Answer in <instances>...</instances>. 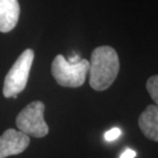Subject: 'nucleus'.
I'll use <instances>...</instances> for the list:
<instances>
[{
	"mask_svg": "<svg viewBox=\"0 0 158 158\" xmlns=\"http://www.w3.org/2000/svg\"><path fill=\"white\" fill-rule=\"evenodd\" d=\"M120 63L116 50L111 46L97 47L89 61V84L97 91L109 88L119 73Z\"/></svg>",
	"mask_w": 158,
	"mask_h": 158,
	"instance_id": "f257e3e1",
	"label": "nucleus"
},
{
	"mask_svg": "<svg viewBox=\"0 0 158 158\" xmlns=\"http://www.w3.org/2000/svg\"><path fill=\"white\" fill-rule=\"evenodd\" d=\"M89 68V62L82 59L70 63L64 56L58 55L52 64V74L56 81L64 87H79L83 85Z\"/></svg>",
	"mask_w": 158,
	"mask_h": 158,
	"instance_id": "f03ea898",
	"label": "nucleus"
},
{
	"mask_svg": "<svg viewBox=\"0 0 158 158\" xmlns=\"http://www.w3.org/2000/svg\"><path fill=\"white\" fill-rule=\"evenodd\" d=\"M34 60V52L32 49L28 48L24 50L19 56L10 70L6 74L3 84V96L5 98H15L22 93L27 85L29 79L31 67Z\"/></svg>",
	"mask_w": 158,
	"mask_h": 158,
	"instance_id": "7ed1b4c3",
	"label": "nucleus"
},
{
	"mask_svg": "<svg viewBox=\"0 0 158 158\" xmlns=\"http://www.w3.org/2000/svg\"><path fill=\"white\" fill-rule=\"evenodd\" d=\"M45 105L41 101L28 104L19 113L15 124L23 134L34 138H43L48 134L49 128L44 120Z\"/></svg>",
	"mask_w": 158,
	"mask_h": 158,
	"instance_id": "20e7f679",
	"label": "nucleus"
},
{
	"mask_svg": "<svg viewBox=\"0 0 158 158\" xmlns=\"http://www.w3.org/2000/svg\"><path fill=\"white\" fill-rule=\"evenodd\" d=\"M29 144V135L14 128L6 129L0 137V158L23 153Z\"/></svg>",
	"mask_w": 158,
	"mask_h": 158,
	"instance_id": "39448f33",
	"label": "nucleus"
},
{
	"mask_svg": "<svg viewBox=\"0 0 158 158\" xmlns=\"http://www.w3.org/2000/svg\"><path fill=\"white\" fill-rule=\"evenodd\" d=\"M20 17L18 0H0V32L7 33L17 26Z\"/></svg>",
	"mask_w": 158,
	"mask_h": 158,
	"instance_id": "423d86ee",
	"label": "nucleus"
},
{
	"mask_svg": "<svg viewBox=\"0 0 158 158\" xmlns=\"http://www.w3.org/2000/svg\"><path fill=\"white\" fill-rule=\"evenodd\" d=\"M139 126L147 139L158 141V108L156 105H149L139 117Z\"/></svg>",
	"mask_w": 158,
	"mask_h": 158,
	"instance_id": "0eeeda50",
	"label": "nucleus"
},
{
	"mask_svg": "<svg viewBox=\"0 0 158 158\" xmlns=\"http://www.w3.org/2000/svg\"><path fill=\"white\" fill-rule=\"evenodd\" d=\"M146 87H147L148 93L150 94V97L152 98V100L154 101V103L157 104L158 103V76L157 75L151 76L148 79L147 83H146Z\"/></svg>",
	"mask_w": 158,
	"mask_h": 158,
	"instance_id": "6e6552de",
	"label": "nucleus"
},
{
	"mask_svg": "<svg viewBox=\"0 0 158 158\" xmlns=\"http://www.w3.org/2000/svg\"><path fill=\"white\" fill-rule=\"evenodd\" d=\"M120 135H121V131H120V128L113 127L105 134V140L108 141V142H112V141L116 140L117 138H119Z\"/></svg>",
	"mask_w": 158,
	"mask_h": 158,
	"instance_id": "1a4fd4ad",
	"label": "nucleus"
},
{
	"mask_svg": "<svg viewBox=\"0 0 158 158\" xmlns=\"http://www.w3.org/2000/svg\"><path fill=\"white\" fill-rule=\"evenodd\" d=\"M137 156V152L131 149H126L124 152L121 154L120 158H135Z\"/></svg>",
	"mask_w": 158,
	"mask_h": 158,
	"instance_id": "9d476101",
	"label": "nucleus"
}]
</instances>
